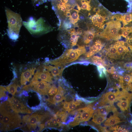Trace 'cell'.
Wrapping results in <instances>:
<instances>
[{"instance_id":"obj_1","label":"cell","mask_w":132,"mask_h":132,"mask_svg":"<svg viewBox=\"0 0 132 132\" xmlns=\"http://www.w3.org/2000/svg\"><path fill=\"white\" fill-rule=\"evenodd\" d=\"M5 12L8 22L7 34L9 38L16 41L19 38L23 22L20 15L5 7Z\"/></svg>"},{"instance_id":"obj_2","label":"cell","mask_w":132,"mask_h":132,"mask_svg":"<svg viewBox=\"0 0 132 132\" xmlns=\"http://www.w3.org/2000/svg\"><path fill=\"white\" fill-rule=\"evenodd\" d=\"M86 52V49L84 46L78 45L74 48L66 50L59 57L50 60L48 63L55 66L63 67L64 65L76 60Z\"/></svg>"},{"instance_id":"obj_3","label":"cell","mask_w":132,"mask_h":132,"mask_svg":"<svg viewBox=\"0 0 132 132\" xmlns=\"http://www.w3.org/2000/svg\"><path fill=\"white\" fill-rule=\"evenodd\" d=\"M23 24L27 29L33 35L38 36L52 31L53 28L43 18L35 20L30 17L27 21H23Z\"/></svg>"},{"instance_id":"obj_4","label":"cell","mask_w":132,"mask_h":132,"mask_svg":"<svg viewBox=\"0 0 132 132\" xmlns=\"http://www.w3.org/2000/svg\"><path fill=\"white\" fill-rule=\"evenodd\" d=\"M9 108L0 122V129L7 131L18 127L21 126L22 120L20 116L17 113L10 111Z\"/></svg>"},{"instance_id":"obj_5","label":"cell","mask_w":132,"mask_h":132,"mask_svg":"<svg viewBox=\"0 0 132 132\" xmlns=\"http://www.w3.org/2000/svg\"><path fill=\"white\" fill-rule=\"evenodd\" d=\"M105 28L100 33L99 36L108 40H117L121 36L119 31L121 28L120 22L118 21L112 20L106 23Z\"/></svg>"},{"instance_id":"obj_6","label":"cell","mask_w":132,"mask_h":132,"mask_svg":"<svg viewBox=\"0 0 132 132\" xmlns=\"http://www.w3.org/2000/svg\"><path fill=\"white\" fill-rule=\"evenodd\" d=\"M51 87L49 83L45 81L32 80L29 85L25 86L23 88L26 90L30 88L41 95L45 96L48 95Z\"/></svg>"},{"instance_id":"obj_7","label":"cell","mask_w":132,"mask_h":132,"mask_svg":"<svg viewBox=\"0 0 132 132\" xmlns=\"http://www.w3.org/2000/svg\"><path fill=\"white\" fill-rule=\"evenodd\" d=\"M47 114L42 115L37 112L32 114L30 117L27 123V126L29 129H32L36 130L40 122L48 115Z\"/></svg>"},{"instance_id":"obj_8","label":"cell","mask_w":132,"mask_h":132,"mask_svg":"<svg viewBox=\"0 0 132 132\" xmlns=\"http://www.w3.org/2000/svg\"><path fill=\"white\" fill-rule=\"evenodd\" d=\"M52 78L49 72L47 70L42 72L37 71L34 74L32 80H40L52 83L53 82Z\"/></svg>"},{"instance_id":"obj_9","label":"cell","mask_w":132,"mask_h":132,"mask_svg":"<svg viewBox=\"0 0 132 132\" xmlns=\"http://www.w3.org/2000/svg\"><path fill=\"white\" fill-rule=\"evenodd\" d=\"M83 102H84L76 98V100L69 102L65 101L62 103L63 109V110L70 112L75 109Z\"/></svg>"},{"instance_id":"obj_10","label":"cell","mask_w":132,"mask_h":132,"mask_svg":"<svg viewBox=\"0 0 132 132\" xmlns=\"http://www.w3.org/2000/svg\"><path fill=\"white\" fill-rule=\"evenodd\" d=\"M66 92V89L59 85L58 88L57 93L50 102L56 104L62 101L63 100L66 99V98L64 96V94Z\"/></svg>"},{"instance_id":"obj_11","label":"cell","mask_w":132,"mask_h":132,"mask_svg":"<svg viewBox=\"0 0 132 132\" xmlns=\"http://www.w3.org/2000/svg\"><path fill=\"white\" fill-rule=\"evenodd\" d=\"M44 67L47 70L50 72L53 77L56 78L62 76L64 68L63 67L51 65L45 66Z\"/></svg>"},{"instance_id":"obj_12","label":"cell","mask_w":132,"mask_h":132,"mask_svg":"<svg viewBox=\"0 0 132 132\" xmlns=\"http://www.w3.org/2000/svg\"><path fill=\"white\" fill-rule=\"evenodd\" d=\"M91 19L93 24L100 28H103L104 23L105 21V18L103 16L99 14L98 13L91 17Z\"/></svg>"},{"instance_id":"obj_13","label":"cell","mask_w":132,"mask_h":132,"mask_svg":"<svg viewBox=\"0 0 132 132\" xmlns=\"http://www.w3.org/2000/svg\"><path fill=\"white\" fill-rule=\"evenodd\" d=\"M118 95L116 92H108L103 95L101 100L104 102L106 104H109L110 105H112L114 102L117 101Z\"/></svg>"},{"instance_id":"obj_14","label":"cell","mask_w":132,"mask_h":132,"mask_svg":"<svg viewBox=\"0 0 132 132\" xmlns=\"http://www.w3.org/2000/svg\"><path fill=\"white\" fill-rule=\"evenodd\" d=\"M35 69V68H33L28 69L22 73L20 79L21 85H25L27 82L29 81L30 79L34 75Z\"/></svg>"},{"instance_id":"obj_15","label":"cell","mask_w":132,"mask_h":132,"mask_svg":"<svg viewBox=\"0 0 132 132\" xmlns=\"http://www.w3.org/2000/svg\"><path fill=\"white\" fill-rule=\"evenodd\" d=\"M10 105L11 109L16 113L30 114L32 113L31 110L28 109L26 106L22 103H19L14 105L10 104Z\"/></svg>"},{"instance_id":"obj_16","label":"cell","mask_w":132,"mask_h":132,"mask_svg":"<svg viewBox=\"0 0 132 132\" xmlns=\"http://www.w3.org/2000/svg\"><path fill=\"white\" fill-rule=\"evenodd\" d=\"M54 117L55 118L59 125L61 126L62 124H65L66 123L68 117V114L66 111L63 110L57 112L56 114L54 115Z\"/></svg>"},{"instance_id":"obj_17","label":"cell","mask_w":132,"mask_h":132,"mask_svg":"<svg viewBox=\"0 0 132 132\" xmlns=\"http://www.w3.org/2000/svg\"><path fill=\"white\" fill-rule=\"evenodd\" d=\"M115 107L112 105L104 106L98 109L95 112L99 114L107 116L110 112L113 110Z\"/></svg>"},{"instance_id":"obj_18","label":"cell","mask_w":132,"mask_h":132,"mask_svg":"<svg viewBox=\"0 0 132 132\" xmlns=\"http://www.w3.org/2000/svg\"><path fill=\"white\" fill-rule=\"evenodd\" d=\"M115 44L117 48L118 55H123L129 51L128 47L125 45V43L123 41L117 42Z\"/></svg>"},{"instance_id":"obj_19","label":"cell","mask_w":132,"mask_h":132,"mask_svg":"<svg viewBox=\"0 0 132 132\" xmlns=\"http://www.w3.org/2000/svg\"><path fill=\"white\" fill-rule=\"evenodd\" d=\"M121 122L120 119L117 116H110L108 118L104 123V125L107 126L114 125Z\"/></svg>"},{"instance_id":"obj_20","label":"cell","mask_w":132,"mask_h":132,"mask_svg":"<svg viewBox=\"0 0 132 132\" xmlns=\"http://www.w3.org/2000/svg\"><path fill=\"white\" fill-rule=\"evenodd\" d=\"M95 34L94 32L91 31L84 32L83 35L84 43L86 44H89L94 38Z\"/></svg>"},{"instance_id":"obj_21","label":"cell","mask_w":132,"mask_h":132,"mask_svg":"<svg viewBox=\"0 0 132 132\" xmlns=\"http://www.w3.org/2000/svg\"><path fill=\"white\" fill-rule=\"evenodd\" d=\"M92 121L98 124H101L106 119V116L98 114L95 112L92 116Z\"/></svg>"},{"instance_id":"obj_22","label":"cell","mask_w":132,"mask_h":132,"mask_svg":"<svg viewBox=\"0 0 132 132\" xmlns=\"http://www.w3.org/2000/svg\"><path fill=\"white\" fill-rule=\"evenodd\" d=\"M119 21L122 22L124 25H127L132 21V14H130L121 15Z\"/></svg>"},{"instance_id":"obj_23","label":"cell","mask_w":132,"mask_h":132,"mask_svg":"<svg viewBox=\"0 0 132 132\" xmlns=\"http://www.w3.org/2000/svg\"><path fill=\"white\" fill-rule=\"evenodd\" d=\"M130 102L128 100L120 101L117 103V105L122 111H125L128 110Z\"/></svg>"},{"instance_id":"obj_24","label":"cell","mask_w":132,"mask_h":132,"mask_svg":"<svg viewBox=\"0 0 132 132\" xmlns=\"http://www.w3.org/2000/svg\"><path fill=\"white\" fill-rule=\"evenodd\" d=\"M6 88L8 92L13 95H15L17 91V87L15 83L6 87Z\"/></svg>"},{"instance_id":"obj_25","label":"cell","mask_w":132,"mask_h":132,"mask_svg":"<svg viewBox=\"0 0 132 132\" xmlns=\"http://www.w3.org/2000/svg\"><path fill=\"white\" fill-rule=\"evenodd\" d=\"M91 61L93 64L97 65H105V64L101 58L97 56H94L91 58Z\"/></svg>"},{"instance_id":"obj_26","label":"cell","mask_w":132,"mask_h":132,"mask_svg":"<svg viewBox=\"0 0 132 132\" xmlns=\"http://www.w3.org/2000/svg\"><path fill=\"white\" fill-rule=\"evenodd\" d=\"M91 0L87 1H81L82 5L81 8L83 10H86L88 11L90 10L91 7L90 3Z\"/></svg>"},{"instance_id":"obj_27","label":"cell","mask_w":132,"mask_h":132,"mask_svg":"<svg viewBox=\"0 0 132 132\" xmlns=\"http://www.w3.org/2000/svg\"><path fill=\"white\" fill-rule=\"evenodd\" d=\"M78 13L77 12L73 13L69 17L70 22L73 24H75L79 20V15Z\"/></svg>"},{"instance_id":"obj_28","label":"cell","mask_w":132,"mask_h":132,"mask_svg":"<svg viewBox=\"0 0 132 132\" xmlns=\"http://www.w3.org/2000/svg\"><path fill=\"white\" fill-rule=\"evenodd\" d=\"M108 54L110 56L112 57L115 56L116 54H117V49L115 44L110 48L108 49Z\"/></svg>"},{"instance_id":"obj_29","label":"cell","mask_w":132,"mask_h":132,"mask_svg":"<svg viewBox=\"0 0 132 132\" xmlns=\"http://www.w3.org/2000/svg\"><path fill=\"white\" fill-rule=\"evenodd\" d=\"M58 89L55 85L51 86L48 92V95L49 97L52 98L55 96L57 92Z\"/></svg>"},{"instance_id":"obj_30","label":"cell","mask_w":132,"mask_h":132,"mask_svg":"<svg viewBox=\"0 0 132 132\" xmlns=\"http://www.w3.org/2000/svg\"><path fill=\"white\" fill-rule=\"evenodd\" d=\"M123 81L130 83L132 82V76L129 74H125L123 77Z\"/></svg>"},{"instance_id":"obj_31","label":"cell","mask_w":132,"mask_h":132,"mask_svg":"<svg viewBox=\"0 0 132 132\" xmlns=\"http://www.w3.org/2000/svg\"><path fill=\"white\" fill-rule=\"evenodd\" d=\"M8 100L10 104L16 105L20 102L19 100L14 98L13 97L10 98L8 97Z\"/></svg>"},{"instance_id":"obj_32","label":"cell","mask_w":132,"mask_h":132,"mask_svg":"<svg viewBox=\"0 0 132 132\" xmlns=\"http://www.w3.org/2000/svg\"><path fill=\"white\" fill-rule=\"evenodd\" d=\"M7 90L4 87L2 86H0V98L4 97H6V92Z\"/></svg>"},{"instance_id":"obj_33","label":"cell","mask_w":132,"mask_h":132,"mask_svg":"<svg viewBox=\"0 0 132 132\" xmlns=\"http://www.w3.org/2000/svg\"><path fill=\"white\" fill-rule=\"evenodd\" d=\"M72 9L73 10L75 11L78 13L79 12L80 10H81V8L76 3L73 5L72 6Z\"/></svg>"},{"instance_id":"obj_34","label":"cell","mask_w":132,"mask_h":132,"mask_svg":"<svg viewBox=\"0 0 132 132\" xmlns=\"http://www.w3.org/2000/svg\"><path fill=\"white\" fill-rule=\"evenodd\" d=\"M95 44L96 45L99 52L101 49L102 47L101 43L99 40H97L95 42Z\"/></svg>"},{"instance_id":"obj_35","label":"cell","mask_w":132,"mask_h":132,"mask_svg":"<svg viewBox=\"0 0 132 132\" xmlns=\"http://www.w3.org/2000/svg\"><path fill=\"white\" fill-rule=\"evenodd\" d=\"M72 26V25L70 22H65L64 24V28L65 29L70 30Z\"/></svg>"},{"instance_id":"obj_36","label":"cell","mask_w":132,"mask_h":132,"mask_svg":"<svg viewBox=\"0 0 132 132\" xmlns=\"http://www.w3.org/2000/svg\"><path fill=\"white\" fill-rule=\"evenodd\" d=\"M30 116V115L27 114L23 116L22 121L23 123H27Z\"/></svg>"},{"instance_id":"obj_37","label":"cell","mask_w":132,"mask_h":132,"mask_svg":"<svg viewBox=\"0 0 132 132\" xmlns=\"http://www.w3.org/2000/svg\"><path fill=\"white\" fill-rule=\"evenodd\" d=\"M97 69L99 73V76L100 77H103V74L102 72L103 71L102 69L99 67L98 66H97Z\"/></svg>"},{"instance_id":"obj_38","label":"cell","mask_w":132,"mask_h":132,"mask_svg":"<svg viewBox=\"0 0 132 132\" xmlns=\"http://www.w3.org/2000/svg\"><path fill=\"white\" fill-rule=\"evenodd\" d=\"M112 76L113 78L116 79H118L120 77L118 74L116 73L112 74Z\"/></svg>"},{"instance_id":"obj_39","label":"cell","mask_w":132,"mask_h":132,"mask_svg":"<svg viewBox=\"0 0 132 132\" xmlns=\"http://www.w3.org/2000/svg\"><path fill=\"white\" fill-rule=\"evenodd\" d=\"M130 122L132 124V120Z\"/></svg>"}]
</instances>
